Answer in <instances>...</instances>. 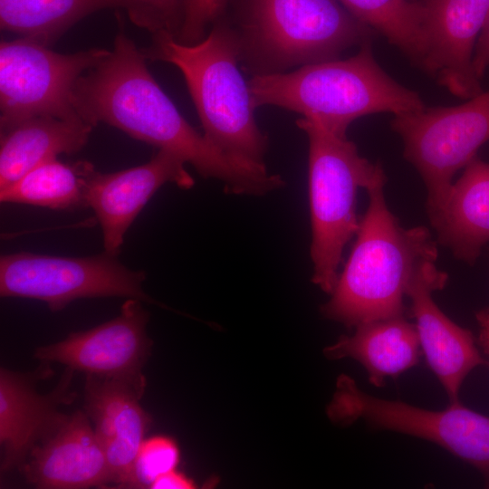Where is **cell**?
Returning a JSON list of instances; mask_svg holds the SVG:
<instances>
[{"label":"cell","mask_w":489,"mask_h":489,"mask_svg":"<svg viewBox=\"0 0 489 489\" xmlns=\"http://www.w3.org/2000/svg\"><path fill=\"white\" fill-rule=\"evenodd\" d=\"M116 16L112 51L74 86L79 116L92 127L106 123L178 155L203 177L221 182L227 194L259 197L283 187L280 175L225 153L189 124L148 70L142 51L125 33L121 14Z\"/></svg>","instance_id":"cell-1"},{"label":"cell","mask_w":489,"mask_h":489,"mask_svg":"<svg viewBox=\"0 0 489 489\" xmlns=\"http://www.w3.org/2000/svg\"><path fill=\"white\" fill-rule=\"evenodd\" d=\"M385 172L365 190L369 204L356 240L322 315L348 328L405 315L404 297L412 278L436 263L437 241L417 225L404 228L389 210Z\"/></svg>","instance_id":"cell-2"},{"label":"cell","mask_w":489,"mask_h":489,"mask_svg":"<svg viewBox=\"0 0 489 489\" xmlns=\"http://www.w3.org/2000/svg\"><path fill=\"white\" fill-rule=\"evenodd\" d=\"M141 51L147 60L171 63L181 72L206 138L234 158L265 166L268 137L255 121L248 82L238 67L236 34L225 14L195 44L158 33Z\"/></svg>","instance_id":"cell-3"},{"label":"cell","mask_w":489,"mask_h":489,"mask_svg":"<svg viewBox=\"0 0 489 489\" xmlns=\"http://www.w3.org/2000/svg\"><path fill=\"white\" fill-rule=\"evenodd\" d=\"M248 85L255 108L269 105L299 113L340 137H347L349 126L360 117L398 115L425 107L417 92L397 82L379 65L371 42L347 59L252 76Z\"/></svg>","instance_id":"cell-4"},{"label":"cell","mask_w":489,"mask_h":489,"mask_svg":"<svg viewBox=\"0 0 489 489\" xmlns=\"http://www.w3.org/2000/svg\"><path fill=\"white\" fill-rule=\"evenodd\" d=\"M240 66L252 76L338 59L376 33L339 0H235Z\"/></svg>","instance_id":"cell-5"},{"label":"cell","mask_w":489,"mask_h":489,"mask_svg":"<svg viewBox=\"0 0 489 489\" xmlns=\"http://www.w3.org/2000/svg\"><path fill=\"white\" fill-rule=\"evenodd\" d=\"M308 139V189L312 226V282L331 293L346 244L360 220L357 193L384 173L382 166L361 157L357 146L308 117L296 120Z\"/></svg>","instance_id":"cell-6"},{"label":"cell","mask_w":489,"mask_h":489,"mask_svg":"<svg viewBox=\"0 0 489 489\" xmlns=\"http://www.w3.org/2000/svg\"><path fill=\"white\" fill-rule=\"evenodd\" d=\"M391 129L402 139L403 156L427 190L429 220L441 208L455 174L489 140V91L448 107H424L394 115Z\"/></svg>","instance_id":"cell-7"},{"label":"cell","mask_w":489,"mask_h":489,"mask_svg":"<svg viewBox=\"0 0 489 489\" xmlns=\"http://www.w3.org/2000/svg\"><path fill=\"white\" fill-rule=\"evenodd\" d=\"M331 420L350 425L363 420L376 430H388L438 445L489 478V417L459 401L444 410L421 408L362 391L347 375L339 377L327 407Z\"/></svg>","instance_id":"cell-8"},{"label":"cell","mask_w":489,"mask_h":489,"mask_svg":"<svg viewBox=\"0 0 489 489\" xmlns=\"http://www.w3.org/2000/svg\"><path fill=\"white\" fill-rule=\"evenodd\" d=\"M109 53L92 48L64 54L26 37L1 41L0 133L39 116L83 120L73 104L74 86Z\"/></svg>","instance_id":"cell-9"},{"label":"cell","mask_w":489,"mask_h":489,"mask_svg":"<svg viewBox=\"0 0 489 489\" xmlns=\"http://www.w3.org/2000/svg\"><path fill=\"white\" fill-rule=\"evenodd\" d=\"M146 274L115 255L65 257L29 252L0 257V294L44 302L53 312L81 298L127 297L152 302L143 291Z\"/></svg>","instance_id":"cell-10"},{"label":"cell","mask_w":489,"mask_h":489,"mask_svg":"<svg viewBox=\"0 0 489 489\" xmlns=\"http://www.w3.org/2000/svg\"><path fill=\"white\" fill-rule=\"evenodd\" d=\"M148 321L149 313L141 301L129 298L116 318L39 347L34 357L43 362L64 364L87 375L122 379L145 388L141 369L151 346L146 333Z\"/></svg>","instance_id":"cell-11"},{"label":"cell","mask_w":489,"mask_h":489,"mask_svg":"<svg viewBox=\"0 0 489 489\" xmlns=\"http://www.w3.org/2000/svg\"><path fill=\"white\" fill-rule=\"evenodd\" d=\"M423 57L419 68L453 95L470 99L482 92L473 58L489 17V0H417Z\"/></svg>","instance_id":"cell-12"},{"label":"cell","mask_w":489,"mask_h":489,"mask_svg":"<svg viewBox=\"0 0 489 489\" xmlns=\"http://www.w3.org/2000/svg\"><path fill=\"white\" fill-rule=\"evenodd\" d=\"M178 155L158 149L145 164L123 170L91 172L86 191V205L101 225L104 252L117 256L129 226L152 196L165 184L182 189L195 180Z\"/></svg>","instance_id":"cell-13"},{"label":"cell","mask_w":489,"mask_h":489,"mask_svg":"<svg viewBox=\"0 0 489 489\" xmlns=\"http://www.w3.org/2000/svg\"><path fill=\"white\" fill-rule=\"evenodd\" d=\"M447 280V273L439 270L436 263H428L412 278L407 297L427 362L449 402L455 403L459 401V390L466 376L475 367L487 363L472 332L450 320L432 298V293L443 289Z\"/></svg>","instance_id":"cell-14"},{"label":"cell","mask_w":489,"mask_h":489,"mask_svg":"<svg viewBox=\"0 0 489 489\" xmlns=\"http://www.w3.org/2000/svg\"><path fill=\"white\" fill-rule=\"evenodd\" d=\"M143 392L144 388L126 380L86 377L84 408L94 423L112 482L120 487L133 488L135 459L150 423L139 404Z\"/></svg>","instance_id":"cell-15"},{"label":"cell","mask_w":489,"mask_h":489,"mask_svg":"<svg viewBox=\"0 0 489 489\" xmlns=\"http://www.w3.org/2000/svg\"><path fill=\"white\" fill-rule=\"evenodd\" d=\"M26 478L40 488L104 487L112 482L105 452L85 413L65 416L30 451Z\"/></svg>","instance_id":"cell-16"},{"label":"cell","mask_w":489,"mask_h":489,"mask_svg":"<svg viewBox=\"0 0 489 489\" xmlns=\"http://www.w3.org/2000/svg\"><path fill=\"white\" fill-rule=\"evenodd\" d=\"M44 369L22 374L6 369L0 371L1 472L21 465L31 449L65 417L58 407L72 398L69 388L73 369L67 367L56 388L39 394L34 387Z\"/></svg>","instance_id":"cell-17"},{"label":"cell","mask_w":489,"mask_h":489,"mask_svg":"<svg viewBox=\"0 0 489 489\" xmlns=\"http://www.w3.org/2000/svg\"><path fill=\"white\" fill-rule=\"evenodd\" d=\"M429 221L436 241L455 258L473 265L489 242V164L472 159Z\"/></svg>","instance_id":"cell-18"},{"label":"cell","mask_w":489,"mask_h":489,"mask_svg":"<svg viewBox=\"0 0 489 489\" xmlns=\"http://www.w3.org/2000/svg\"><path fill=\"white\" fill-rule=\"evenodd\" d=\"M352 336H341L324 349L330 360L352 358L366 369L369 382L382 387L418 363L420 344L416 325L405 315L358 325Z\"/></svg>","instance_id":"cell-19"},{"label":"cell","mask_w":489,"mask_h":489,"mask_svg":"<svg viewBox=\"0 0 489 489\" xmlns=\"http://www.w3.org/2000/svg\"><path fill=\"white\" fill-rule=\"evenodd\" d=\"M93 128L82 120L39 116L1 133L0 189L46 160L80 151Z\"/></svg>","instance_id":"cell-20"},{"label":"cell","mask_w":489,"mask_h":489,"mask_svg":"<svg viewBox=\"0 0 489 489\" xmlns=\"http://www.w3.org/2000/svg\"><path fill=\"white\" fill-rule=\"evenodd\" d=\"M88 161L64 163L56 158L36 166L0 189L1 203L26 204L53 210L87 207L88 180L94 170Z\"/></svg>","instance_id":"cell-21"},{"label":"cell","mask_w":489,"mask_h":489,"mask_svg":"<svg viewBox=\"0 0 489 489\" xmlns=\"http://www.w3.org/2000/svg\"><path fill=\"white\" fill-rule=\"evenodd\" d=\"M126 5V0H0V26L49 46L87 15Z\"/></svg>","instance_id":"cell-22"},{"label":"cell","mask_w":489,"mask_h":489,"mask_svg":"<svg viewBox=\"0 0 489 489\" xmlns=\"http://www.w3.org/2000/svg\"><path fill=\"white\" fill-rule=\"evenodd\" d=\"M359 21L382 34L419 67L423 57L417 0H339Z\"/></svg>","instance_id":"cell-23"},{"label":"cell","mask_w":489,"mask_h":489,"mask_svg":"<svg viewBox=\"0 0 489 489\" xmlns=\"http://www.w3.org/2000/svg\"><path fill=\"white\" fill-rule=\"evenodd\" d=\"M178 460V447L171 438L143 440L134 463L133 488H149L158 476L175 470Z\"/></svg>","instance_id":"cell-24"},{"label":"cell","mask_w":489,"mask_h":489,"mask_svg":"<svg viewBox=\"0 0 489 489\" xmlns=\"http://www.w3.org/2000/svg\"><path fill=\"white\" fill-rule=\"evenodd\" d=\"M184 0H126L125 11L137 26L152 34L168 33L177 37L183 20Z\"/></svg>","instance_id":"cell-25"},{"label":"cell","mask_w":489,"mask_h":489,"mask_svg":"<svg viewBox=\"0 0 489 489\" xmlns=\"http://www.w3.org/2000/svg\"><path fill=\"white\" fill-rule=\"evenodd\" d=\"M229 0H184L183 20L176 39L187 45L206 36L207 29L225 14Z\"/></svg>","instance_id":"cell-26"},{"label":"cell","mask_w":489,"mask_h":489,"mask_svg":"<svg viewBox=\"0 0 489 489\" xmlns=\"http://www.w3.org/2000/svg\"><path fill=\"white\" fill-rule=\"evenodd\" d=\"M473 66L476 76L481 79L489 67V17L477 40Z\"/></svg>","instance_id":"cell-27"},{"label":"cell","mask_w":489,"mask_h":489,"mask_svg":"<svg viewBox=\"0 0 489 489\" xmlns=\"http://www.w3.org/2000/svg\"><path fill=\"white\" fill-rule=\"evenodd\" d=\"M194 482L183 474L169 471L158 476L150 485L151 489H192L195 488Z\"/></svg>","instance_id":"cell-28"},{"label":"cell","mask_w":489,"mask_h":489,"mask_svg":"<svg viewBox=\"0 0 489 489\" xmlns=\"http://www.w3.org/2000/svg\"><path fill=\"white\" fill-rule=\"evenodd\" d=\"M475 318L480 327V345L484 352L489 355V307L477 312Z\"/></svg>","instance_id":"cell-29"}]
</instances>
